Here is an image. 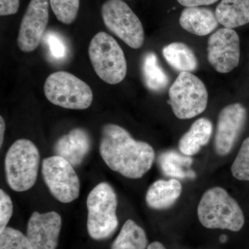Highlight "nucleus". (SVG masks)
<instances>
[{"mask_svg": "<svg viewBox=\"0 0 249 249\" xmlns=\"http://www.w3.org/2000/svg\"><path fill=\"white\" fill-rule=\"evenodd\" d=\"M100 154L111 170L129 178H142L155 158L150 144L135 140L125 129L115 124L103 126Z\"/></svg>", "mask_w": 249, "mask_h": 249, "instance_id": "nucleus-1", "label": "nucleus"}, {"mask_svg": "<svg viewBox=\"0 0 249 249\" xmlns=\"http://www.w3.org/2000/svg\"><path fill=\"white\" fill-rule=\"evenodd\" d=\"M198 218L204 227L237 232L245 224L243 211L229 193L221 187L205 192L197 208Z\"/></svg>", "mask_w": 249, "mask_h": 249, "instance_id": "nucleus-2", "label": "nucleus"}, {"mask_svg": "<svg viewBox=\"0 0 249 249\" xmlns=\"http://www.w3.org/2000/svg\"><path fill=\"white\" fill-rule=\"evenodd\" d=\"M117 205L115 191L108 183H100L90 192L87 199V228L93 240H106L116 231L119 226Z\"/></svg>", "mask_w": 249, "mask_h": 249, "instance_id": "nucleus-3", "label": "nucleus"}, {"mask_svg": "<svg viewBox=\"0 0 249 249\" xmlns=\"http://www.w3.org/2000/svg\"><path fill=\"white\" fill-rule=\"evenodd\" d=\"M40 152L30 140L16 141L5 157V173L13 191L24 192L35 185L40 165Z\"/></svg>", "mask_w": 249, "mask_h": 249, "instance_id": "nucleus-4", "label": "nucleus"}, {"mask_svg": "<svg viewBox=\"0 0 249 249\" xmlns=\"http://www.w3.org/2000/svg\"><path fill=\"white\" fill-rule=\"evenodd\" d=\"M88 53L93 70L106 83L116 85L125 78L124 52L112 36L106 32L96 34L90 42Z\"/></svg>", "mask_w": 249, "mask_h": 249, "instance_id": "nucleus-5", "label": "nucleus"}, {"mask_svg": "<svg viewBox=\"0 0 249 249\" xmlns=\"http://www.w3.org/2000/svg\"><path fill=\"white\" fill-rule=\"evenodd\" d=\"M168 103L179 119H190L204 112L209 94L204 83L191 72H181L169 89Z\"/></svg>", "mask_w": 249, "mask_h": 249, "instance_id": "nucleus-6", "label": "nucleus"}, {"mask_svg": "<svg viewBox=\"0 0 249 249\" xmlns=\"http://www.w3.org/2000/svg\"><path fill=\"white\" fill-rule=\"evenodd\" d=\"M44 91L49 101L66 109H88L93 101L89 85L66 71H57L47 77Z\"/></svg>", "mask_w": 249, "mask_h": 249, "instance_id": "nucleus-7", "label": "nucleus"}, {"mask_svg": "<svg viewBox=\"0 0 249 249\" xmlns=\"http://www.w3.org/2000/svg\"><path fill=\"white\" fill-rule=\"evenodd\" d=\"M101 14L105 25L131 48L138 49L144 42L143 27L139 18L123 0H107Z\"/></svg>", "mask_w": 249, "mask_h": 249, "instance_id": "nucleus-8", "label": "nucleus"}, {"mask_svg": "<svg viewBox=\"0 0 249 249\" xmlns=\"http://www.w3.org/2000/svg\"><path fill=\"white\" fill-rule=\"evenodd\" d=\"M42 174L45 184L57 200L64 204L78 199L80 184L73 165L59 156L42 160Z\"/></svg>", "mask_w": 249, "mask_h": 249, "instance_id": "nucleus-9", "label": "nucleus"}, {"mask_svg": "<svg viewBox=\"0 0 249 249\" xmlns=\"http://www.w3.org/2000/svg\"><path fill=\"white\" fill-rule=\"evenodd\" d=\"M208 60L219 73H227L238 66L240 42L238 34L232 29L223 28L208 40Z\"/></svg>", "mask_w": 249, "mask_h": 249, "instance_id": "nucleus-10", "label": "nucleus"}, {"mask_svg": "<svg viewBox=\"0 0 249 249\" xmlns=\"http://www.w3.org/2000/svg\"><path fill=\"white\" fill-rule=\"evenodd\" d=\"M49 0H31L23 16L18 34V45L25 53L40 45L49 21Z\"/></svg>", "mask_w": 249, "mask_h": 249, "instance_id": "nucleus-11", "label": "nucleus"}, {"mask_svg": "<svg viewBox=\"0 0 249 249\" xmlns=\"http://www.w3.org/2000/svg\"><path fill=\"white\" fill-rule=\"evenodd\" d=\"M247 109L241 103L226 106L218 118L214 146L218 155H228L245 128Z\"/></svg>", "mask_w": 249, "mask_h": 249, "instance_id": "nucleus-12", "label": "nucleus"}, {"mask_svg": "<svg viewBox=\"0 0 249 249\" xmlns=\"http://www.w3.org/2000/svg\"><path fill=\"white\" fill-rule=\"evenodd\" d=\"M62 219L55 211L33 213L28 222L27 237L34 249H56Z\"/></svg>", "mask_w": 249, "mask_h": 249, "instance_id": "nucleus-13", "label": "nucleus"}, {"mask_svg": "<svg viewBox=\"0 0 249 249\" xmlns=\"http://www.w3.org/2000/svg\"><path fill=\"white\" fill-rule=\"evenodd\" d=\"M91 145L89 134L85 129L74 128L58 139L53 150L55 155L65 159L73 167L78 166L89 153Z\"/></svg>", "mask_w": 249, "mask_h": 249, "instance_id": "nucleus-14", "label": "nucleus"}, {"mask_svg": "<svg viewBox=\"0 0 249 249\" xmlns=\"http://www.w3.org/2000/svg\"><path fill=\"white\" fill-rule=\"evenodd\" d=\"M179 24L184 30L199 36L209 35L218 27L213 11L207 8L186 7L179 18Z\"/></svg>", "mask_w": 249, "mask_h": 249, "instance_id": "nucleus-15", "label": "nucleus"}, {"mask_svg": "<svg viewBox=\"0 0 249 249\" xmlns=\"http://www.w3.org/2000/svg\"><path fill=\"white\" fill-rule=\"evenodd\" d=\"M181 192L182 186L177 178L157 180L147 190L145 201L152 209H167L176 202Z\"/></svg>", "mask_w": 249, "mask_h": 249, "instance_id": "nucleus-16", "label": "nucleus"}, {"mask_svg": "<svg viewBox=\"0 0 249 249\" xmlns=\"http://www.w3.org/2000/svg\"><path fill=\"white\" fill-rule=\"evenodd\" d=\"M213 133V124L206 118H200L193 123L178 142V149L183 155L191 157L200 151L201 147L209 142Z\"/></svg>", "mask_w": 249, "mask_h": 249, "instance_id": "nucleus-17", "label": "nucleus"}, {"mask_svg": "<svg viewBox=\"0 0 249 249\" xmlns=\"http://www.w3.org/2000/svg\"><path fill=\"white\" fill-rule=\"evenodd\" d=\"M218 22L228 29L249 23V0H222L214 11Z\"/></svg>", "mask_w": 249, "mask_h": 249, "instance_id": "nucleus-18", "label": "nucleus"}, {"mask_svg": "<svg viewBox=\"0 0 249 249\" xmlns=\"http://www.w3.org/2000/svg\"><path fill=\"white\" fill-rule=\"evenodd\" d=\"M167 62L176 71H196L198 61L196 54L188 45L182 42H173L165 46L162 51Z\"/></svg>", "mask_w": 249, "mask_h": 249, "instance_id": "nucleus-19", "label": "nucleus"}, {"mask_svg": "<svg viewBox=\"0 0 249 249\" xmlns=\"http://www.w3.org/2000/svg\"><path fill=\"white\" fill-rule=\"evenodd\" d=\"M193 160L186 155L170 150L163 152L159 157V164L165 176L173 178H196L194 172L189 169Z\"/></svg>", "mask_w": 249, "mask_h": 249, "instance_id": "nucleus-20", "label": "nucleus"}, {"mask_svg": "<svg viewBox=\"0 0 249 249\" xmlns=\"http://www.w3.org/2000/svg\"><path fill=\"white\" fill-rule=\"evenodd\" d=\"M142 73L145 85L152 91H163L169 83L168 75L160 66L157 55L153 52H148L144 55Z\"/></svg>", "mask_w": 249, "mask_h": 249, "instance_id": "nucleus-21", "label": "nucleus"}, {"mask_svg": "<svg viewBox=\"0 0 249 249\" xmlns=\"http://www.w3.org/2000/svg\"><path fill=\"white\" fill-rule=\"evenodd\" d=\"M147 244L145 231L134 221L128 219L121 228L111 249H145Z\"/></svg>", "mask_w": 249, "mask_h": 249, "instance_id": "nucleus-22", "label": "nucleus"}, {"mask_svg": "<svg viewBox=\"0 0 249 249\" xmlns=\"http://www.w3.org/2000/svg\"><path fill=\"white\" fill-rule=\"evenodd\" d=\"M52 11L60 22L70 24L74 22L80 7V0H49Z\"/></svg>", "mask_w": 249, "mask_h": 249, "instance_id": "nucleus-23", "label": "nucleus"}, {"mask_svg": "<svg viewBox=\"0 0 249 249\" xmlns=\"http://www.w3.org/2000/svg\"><path fill=\"white\" fill-rule=\"evenodd\" d=\"M0 249H34L27 236L14 228L0 232Z\"/></svg>", "mask_w": 249, "mask_h": 249, "instance_id": "nucleus-24", "label": "nucleus"}, {"mask_svg": "<svg viewBox=\"0 0 249 249\" xmlns=\"http://www.w3.org/2000/svg\"><path fill=\"white\" fill-rule=\"evenodd\" d=\"M232 176L240 181H249V137L246 139L231 167Z\"/></svg>", "mask_w": 249, "mask_h": 249, "instance_id": "nucleus-25", "label": "nucleus"}, {"mask_svg": "<svg viewBox=\"0 0 249 249\" xmlns=\"http://www.w3.org/2000/svg\"><path fill=\"white\" fill-rule=\"evenodd\" d=\"M14 213V205L7 193L0 190V232L3 231L9 224Z\"/></svg>", "mask_w": 249, "mask_h": 249, "instance_id": "nucleus-26", "label": "nucleus"}, {"mask_svg": "<svg viewBox=\"0 0 249 249\" xmlns=\"http://www.w3.org/2000/svg\"><path fill=\"white\" fill-rule=\"evenodd\" d=\"M46 41L48 43L52 56L56 59H62L66 56V45L59 36L53 32H49L48 35L46 36Z\"/></svg>", "mask_w": 249, "mask_h": 249, "instance_id": "nucleus-27", "label": "nucleus"}, {"mask_svg": "<svg viewBox=\"0 0 249 249\" xmlns=\"http://www.w3.org/2000/svg\"><path fill=\"white\" fill-rule=\"evenodd\" d=\"M19 0H0V16L16 14L19 9Z\"/></svg>", "mask_w": 249, "mask_h": 249, "instance_id": "nucleus-28", "label": "nucleus"}, {"mask_svg": "<svg viewBox=\"0 0 249 249\" xmlns=\"http://www.w3.org/2000/svg\"><path fill=\"white\" fill-rule=\"evenodd\" d=\"M219 0H178L180 4L186 7L207 6L217 2Z\"/></svg>", "mask_w": 249, "mask_h": 249, "instance_id": "nucleus-29", "label": "nucleus"}, {"mask_svg": "<svg viewBox=\"0 0 249 249\" xmlns=\"http://www.w3.org/2000/svg\"><path fill=\"white\" fill-rule=\"evenodd\" d=\"M5 129H6V124H5L4 119L2 116L0 117V147L2 146L3 142H4V137Z\"/></svg>", "mask_w": 249, "mask_h": 249, "instance_id": "nucleus-30", "label": "nucleus"}, {"mask_svg": "<svg viewBox=\"0 0 249 249\" xmlns=\"http://www.w3.org/2000/svg\"><path fill=\"white\" fill-rule=\"evenodd\" d=\"M147 249H166L163 244L160 242H152V244L148 245Z\"/></svg>", "mask_w": 249, "mask_h": 249, "instance_id": "nucleus-31", "label": "nucleus"}, {"mask_svg": "<svg viewBox=\"0 0 249 249\" xmlns=\"http://www.w3.org/2000/svg\"><path fill=\"white\" fill-rule=\"evenodd\" d=\"M227 240V236L225 235H222V236H220V237H219V241H220V242H222V243H225Z\"/></svg>", "mask_w": 249, "mask_h": 249, "instance_id": "nucleus-32", "label": "nucleus"}]
</instances>
